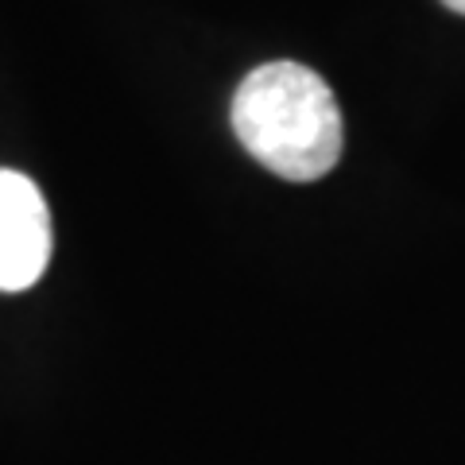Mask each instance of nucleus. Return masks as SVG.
<instances>
[{
	"mask_svg": "<svg viewBox=\"0 0 465 465\" xmlns=\"http://www.w3.org/2000/svg\"><path fill=\"white\" fill-rule=\"evenodd\" d=\"M51 264V210L39 186L0 167V291H27Z\"/></svg>",
	"mask_w": 465,
	"mask_h": 465,
	"instance_id": "f03ea898",
	"label": "nucleus"
},
{
	"mask_svg": "<svg viewBox=\"0 0 465 465\" xmlns=\"http://www.w3.org/2000/svg\"><path fill=\"white\" fill-rule=\"evenodd\" d=\"M442 5H446L450 12H458V16H465V0H442Z\"/></svg>",
	"mask_w": 465,
	"mask_h": 465,
	"instance_id": "7ed1b4c3",
	"label": "nucleus"
},
{
	"mask_svg": "<svg viewBox=\"0 0 465 465\" xmlns=\"http://www.w3.org/2000/svg\"><path fill=\"white\" fill-rule=\"evenodd\" d=\"M232 133L256 163L287 183H314L341 159V109L302 63H264L232 94Z\"/></svg>",
	"mask_w": 465,
	"mask_h": 465,
	"instance_id": "f257e3e1",
	"label": "nucleus"
}]
</instances>
